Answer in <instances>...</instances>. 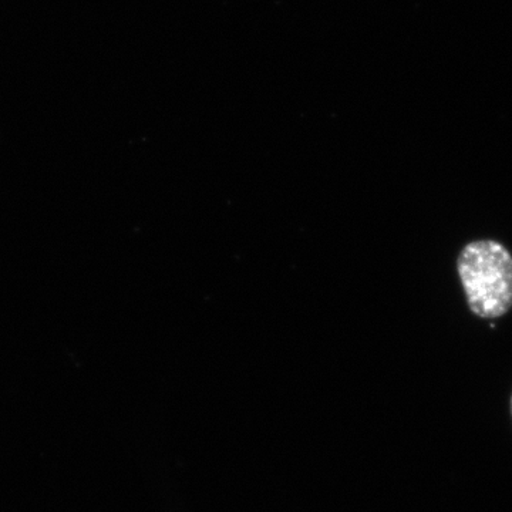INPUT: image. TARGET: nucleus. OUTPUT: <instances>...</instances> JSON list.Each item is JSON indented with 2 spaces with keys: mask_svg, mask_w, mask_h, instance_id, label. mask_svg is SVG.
Listing matches in <instances>:
<instances>
[{
  "mask_svg": "<svg viewBox=\"0 0 512 512\" xmlns=\"http://www.w3.org/2000/svg\"><path fill=\"white\" fill-rule=\"evenodd\" d=\"M457 272L470 311L497 319L512 308V255L501 242L478 239L461 249Z\"/></svg>",
  "mask_w": 512,
  "mask_h": 512,
  "instance_id": "obj_1",
  "label": "nucleus"
},
{
  "mask_svg": "<svg viewBox=\"0 0 512 512\" xmlns=\"http://www.w3.org/2000/svg\"><path fill=\"white\" fill-rule=\"evenodd\" d=\"M510 413H511V419H512V394L510 399Z\"/></svg>",
  "mask_w": 512,
  "mask_h": 512,
  "instance_id": "obj_2",
  "label": "nucleus"
}]
</instances>
